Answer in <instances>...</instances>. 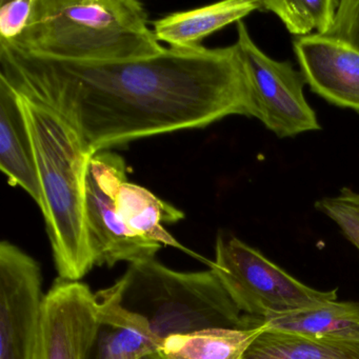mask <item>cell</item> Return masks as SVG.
Returning <instances> with one entry per match:
<instances>
[{
	"instance_id": "obj_24",
	"label": "cell",
	"mask_w": 359,
	"mask_h": 359,
	"mask_svg": "<svg viewBox=\"0 0 359 359\" xmlns=\"http://www.w3.org/2000/svg\"><path fill=\"white\" fill-rule=\"evenodd\" d=\"M355 197H356L357 199L359 201V194H357V193H355Z\"/></svg>"
},
{
	"instance_id": "obj_17",
	"label": "cell",
	"mask_w": 359,
	"mask_h": 359,
	"mask_svg": "<svg viewBox=\"0 0 359 359\" xmlns=\"http://www.w3.org/2000/svg\"><path fill=\"white\" fill-rule=\"evenodd\" d=\"M268 330L296 335H331L359 329V302H332L304 310L270 315L264 319Z\"/></svg>"
},
{
	"instance_id": "obj_2",
	"label": "cell",
	"mask_w": 359,
	"mask_h": 359,
	"mask_svg": "<svg viewBox=\"0 0 359 359\" xmlns=\"http://www.w3.org/2000/svg\"><path fill=\"white\" fill-rule=\"evenodd\" d=\"M13 90L36 165L39 208L58 277L81 281L95 266L86 199L88 165L93 154L64 117Z\"/></svg>"
},
{
	"instance_id": "obj_13",
	"label": "cell",
	"mask_w": 359,
	"mask_h": 359,
	"mask_svg": "<svg viewBox=\"0 0 359 359\" xmlns=\"http://www.w3.org/2000/svg\"><path fill=\"white\" fill-rule=\"evenodd\" d=\"M257 0H226L190 11L176 12L153 22V32L159 43L170 48L192 49L229 25L241 22L260 9Z\"/></svg>"
},
{
	"instance_id": "obj_5",
	"label": "cell",
	"mask_w": 359,
	"mask_h": 359,
	"mask_svg": "<svg viewBox=\"0 0 359 359\" xmlns=\"http://www.w3.org/2000/svg\"><path fill=\"white\" fill-rule=\"evenodd\" d=\"M209 266L243 314L262 319L337 299V291H319L297 279L236 237L216 238Z\"/></svg>"
},
{
	"instance_id": "obj_22",
	"label": "cell",
	"mask_w": 359,
	"mask_h": 359,
	"mask_svg": "<svg viewBox=\"0 0 359 359\" xmlns=\"http://www.w3.org/2000/svg\"><path fill=\"white\" fill-rule=\"evenodd\" d=\"M155 355H152V356L146 357V358L144 359H155Z\"/></svg>"
},
{
	"instance_id": "obj_8",
	"label": "cell",
	"mask_w": 359,
	"mask_h": 359,
	"mask_svg": "<svg viewBox=\"0 0 359 359\" xmlns=\"http://www.w3.org/2000/svg\"><path fill=\"white\" fill-rule=\"evenodd\" d=\"M45 294L41 264L0 243V359H32Z\"/></svg>"
},
{
	"instance_id": "obj_11",
	"label": "cell",
	"mask_w": 359,
	"mask_h": 359,
	"mask_svg": "<svg viewBox=\"0 0 359 359\" xmlns=\"http://www.w3.org/2000/svg\"><path fill=\"white\" fill-rule=\"evenodd\" d=\"M95 295L100 311L95 359H144L161 351L163 340L148 319L123 304L121 278Z\"/></svg>"
},
{
	"instance_id": "obj_3",
	"label": "cell",
	"mask_w": 359,
	"mask_h": 359,
	"mask_svg": "<svg viewBox=\"0 0 359 359\" xmlns=\"http://www.w3.org/2000/svg\"><path fill=\"white\" fill-rule=\"evenodd\" d=\"M3 43L79 62L140 60L165 49L149 28L144 6L135 0H35L24 35L16 43Z\"/></svg>"
},
{
	"instance_id": "obj_16",
	"label": "cell",
	"mask_w": 359,
	"mask_h": 359,
	"mask_svg": "<svg viewBox=\"0 0 359 359\" xmlns=\"http://www.w3.org/2000/svg\"><path fill=\"white\" fill-rule=\"evenodd\" d=\"M266 329L262 323L248 329L215 327L170 336L157 354L163 359H243L248 348Z\"/></svg>"
},
{
	"instance_id": "obj_12",
	"label": "cell",
	"mask_w": 359,
	"mask_h": 359,
	"mask_svg": "<svg viewBox=\"0 0 359 359\" xmlns=\"http://www.w3.org/2000/svg\"><path fill=\"white\" fill-rule=\"evenodd\" d=\"M0 169L10 186L20 187L41 205V189L28 132L15 92L0 79Z\"/></svg>"
},
{
	"instance_id": "obj_19",
	"label": "cell",
	"mask_w": 359,
	"mask_h": 359,
	"mask_svg": "<svg viewBox=\"0 0 359 359\" xmlns=\"http://www.w3.org/2000/svg\"><path fill=\"white\" fill-rule=\"evenodd\" d=\"M315 207L339 226L344 236L359 250V201L350 189H342L337 197H325Z\"/></svg>"
},
{
	"instance_id": "obj_9",
	"label": "cell",
	"mask_w": 359,
	"mask_h": 359,
	"mask_svg": "<svg viewBox=\"0 0 359 359\" xmlns=\"http://www.w3.org/2000/svg\"><path fill=\"white\" fill-rule=\"evenodd\" d=\"M98 330L95 293L81 281L58 277L43 298L32 359H89Z\"/></svg>"
},
{
	"instance_id": "obj_18",
	"label": "cell",
	"mask_w": 359,
	"mask_h": 359,
	"mask_svg": "<svg viewBox=\"0 0 359 359\" xmlns=\"http://www.w3.org/2000/svg\"><path fill=\"white\" fill-rule=\"evenodd\" d=\"M338 6L337 0L260 1V9L274 13L290 33L299 37L308 36L314 30L325 35L333 24Z\"/></svg>"
},
{
	"instance_id": "obj_4",
	"label": "cell",
	"mask_w": 359,
	"mask_h": 359,
	"mask_svg": "<svg viewBox=\"0 0 359 359\" xmlns=\"http://www.w3.org/2000/svg\"><path fill=\"white\" fill-rule=\"evenodd\" d=\"M121 278L123 304L144 315L163 341L201 330L248 329L264 323L239 311L210 268L184 272L154 258L129 264Z\"/></svg>"
},
{
	"instance_id": "obj_23",
	"label": "cell",
	"mask_w": 359,
	"mask_h": 359,
	"mask_svg": "<svg viewBox=\"0 0 359 359\" xmlns=\"http://www.w3.org/2000/svg\"><path fill=\"white\" fill-rule=\"evenodd\" d=\"M155 359H163L158 354L155 355Z\"/></svg>"
},
{
	"instance_id": "obj_14",
	"label": "cell",
	"mask_w": 359,
	"mask_h": 359,
	"mask_svg": "<svg viewBox=\"0 0 359 359\" xmlns=\"http://www.w3.org/2000/svg\"><path fill=\"white\" fill-rule=\"evenodd\" d=\"M243 359H359V329L318 337L266 329Z\"/></svg>"
},
{
	"instance_id": "obj_20",
	"label": "cell",
	"mask_w": 359,
	"mask_h": 359,
	"mask_svg": "<svg viewBox=\"0 0 359 359\" xmlns=\"http://www.w3.org/2000/svg\"><path fill=\"white\" fill-rule=\"evenodd\" d=\"M35 0L1 1L0 6V41L16 43L30 25Z\"/></svg>"
},
{
	"instance_id": "obj_21",
	"label": "cell",
	"mask_w": 359,
	"mask_h": 359,
	"mask_svg": "<svg viewBox=\"0 0 359 359\" xmlns=\"http://www.w3.org/2000/svg\"><path fill=\"white\" fill-rule=\"evenodd\" d=\"M325 36L341 41L359 52V0L339 1L333 24Z\"/></svg>"
},
{
	"instance_id": "obj_15",
	"label": "cell",
	"mask_w": 359,
	"mask_h": 359,
	"mask_svg": "<svg viewBox=\"0 0 359 359\" xmlns=\"http://www.w3.org/2000/svg\"><path fill=\"white\" fill-rule=\"evenodd\" d=\"M116 208L123 222L135 234L163 247L168 245L195 255L165 229V224H174L184 219V212L144 187L129 180L123 182L117 193Z\"/></svg>"
},
{
	"instance_id": "obj_7",
	"label": "cell",
	"mask_w": 359,
	"mask_h": 359,
	"mask_svg": "<svg viewBox=\"0 0 359 359\" xmlns=\"http://www.w3.org/2000/svg\"><path fill=\"white\" fill-rule=\"evenodd\" d=\"M237 48L241 53L259 121L279 138L294 137L320 130L310 104L304 97L306 81L302 71L290 62H278L254 43L245 22H237Z\"/></svg>"
},
{
	"instance_id": "obj_10",
	"label": "cell",
	"mask_w": 359,
	"mask_h": 359,
	"mask_svg": "<svg viewBox=\"0 0 359 359\" xmlns=\"http://www.w3.org/2000/svg\"><path fill=\"white\" fill-rule=\"evenodd\" d=\"M294 53L311 90L327 102L359 113V52L325 35L294 41Z\"/></svg>"
},
{
	"instance_id": "obj_1",
	"label": "cell",
	"mask_w": 359,
	"mask_h": 359,
	"mask_svg": "<svg viewBox=\"0 0 359 359\" xmlns=\"http://www.w3.org/2000/svg\"><path fill=\"white\" fill-rule=\"evenodd\" d=\"M0 79L64 117L93 155L140 138L201 129L232 115L259 119L236 43L79 62L0 43Z\"/></svg>"
},
{
	"instance_id": "obj_6",
	"label": "cell",
	"mask_w": 359,
	"mask_h": 359,
	"mask_svg": "<svg viewBox=\"0 0 359 359\" xmlns=\"http://www.w3.org/2000/svg\"><path fill=\"white\" fill-rule=\"evenodd\" d=\"M128 182V168L121 155L110 151L93 155L86 180L87 222L95 266H114L154 259L163 245L135 234L117 212L116 196Z\"/></svg>"
}]
</instances>
